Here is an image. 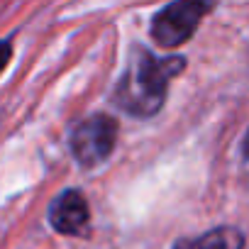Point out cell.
I'll return each instance as SVG.
<instances>
[{
    "label": "cell",
    "instance_id": "cell-4",
    "mask_svg": "<svg viewBox=\"0 0 249 249\" xmlns=\"http://www.w3.org/2000/svg\"><path fill=\"white\" fill-rule=\"evenodd\" d=\"M88 220H90L88 200L76 188L59 193L49 205V222L61 234H81L88 227Z\"/></svg>",
    "mask_w": 249,
    "mask_h": 249
},
{
    "label": "cell",
    "instance_id": "cell-3",
    "mask_svg": "<svg viewBox=\"0 0 249 249\" xmlns=\"http://www.w3.org/2000/svg\"><path fill=\"white\" fill-rule=\"evenodd\" d=\"M117 142V122L110 115H90L71 132V152L81 166L103 164Z\"/></svg>",
    "mask_w": 249,
    "mask_h": 249
},
{
    "label": "cell",
    "instance_id": "cell-5",
    "mask_svg": "<svg viewBox=\"0 0 249 249\" xmlns=\"http://www.w3.org/2000/svg\"><path fill=\"white\" fill-rule=\"evenodd\" d=\"M174 249H244V234L237 227H215L200 237H183Z\"/></svg>",
    "mask_w": 249,
    "mask_h": 249
},
{
    "label": "cell",
    "instance_id": "cell-7",
    "mask_svg": "<svg viewBox=\"0 0 249 249\" xmlns=\"http://www.w3.org/2000/svg\"><path fill=\"white\" fill-rule=\"evenodd\" d=\"M10 56H13V42L10 39H0V73L5 71Z\"/></svg>",
    "mask_w": 249,
    "mask_h": 249
},
{
    "label": "cell",
    "instance_id": "cell-2",
    "mask_svg": "<svg viewBox=\"0 0 249 249\" xmlns=\"http://www.w3.org/2000/svg\"><path fill=\"white\" fill-rule=\"evenodd\" d=\"M210 10L208 3H196V0H181L171 3L164 10H159L152 20V37L164 49H176L191 39V35L198 30L203 15Z\"/></svg>",
    "mask_w": 249,
    "mask_h": 249
},
{
    "label": "cell",
    "instance_id": "cell-1",
    "mask_svg": "<svg viewBox=\"0 0 249 249\" xmlns=\"http://www.w3.org/2000/svg\"><path fill=\"white\" fill-rule=\"evenodd\" d=\"M181 56H154L147 47H135L117 88L115 103L135 117H152L161 110L171 78L183 71Z\"/></svg>",
    "mask_w": 249,
    "mask_h": 249
},
{
    "label": "cell",
    "instance_id": "cell-6",
    "mask_svg": "<svg viewBox=\"0 0 249 249\" xmlns=\"http://www.w3.org/2000/svg\"><path fill=\"white\" fill-rule=\"evenodd\" d=\"M242 178H244V186H247V193H249V132L242 142Z\"/></svg>",
    "mask_w": 249,
    "mask_h": 249
}]
</instances>
